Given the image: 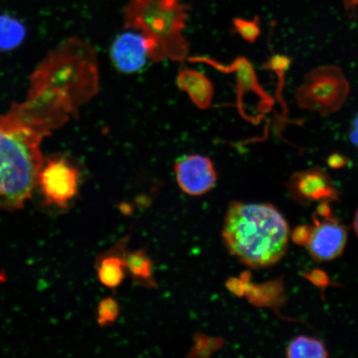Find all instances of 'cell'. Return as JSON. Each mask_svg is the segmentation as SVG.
<instances>
[{"instance_id": "3", "label": "cell", "mask_w": 358, "mask_h": 358, "mask_svg": "<svg viewBox=\"0 0 358 358\" xmlns=\"http://www.w3.org/2000/svg\"><path fill=\"white\" fill-rule=\"evenodd\" d=\"M189 10L182 0H131L124 8V25L150 40V60L182 62L190 48L183 36Z\"/></svg>"}, {"instance_id": "23", "label": "cell", "mask_w": 358, "mask_h": 358, "mask_svg": "<svg viewBox=\"0 0 358 358\" xmlns=\"http://www.w3.org/2000/svg\"><path fill=\"white\" fill-rule=\"evenodd\" d=\"M343 1H344V0H343Z\"/></svg>"}, {"instance_id": "20", "label": "cell", "mask_w": 358, "mask_h": 358, "mask_svg": "<svg viewBox=\"0 0 358 358\" xmlns=\"http://www.w3.org/2000/svg\"><path fill=\"white\" fill-rule=\"evenodd\" d=\"M346 164L347 159L345 157L340 155H331L329 159V166L333 169H341L345 166Z\"/></svg>"}, {"instance_id": "1", "label": "cell", "mask_w": 358, "mask_h": 358, "mask_svg": "<svg viewBox=\"0 0 358 358\" xmlns=\"http://www.w3.org/2000/svg\"><path fill=\"white\" fill-rule=\"evenodd\" d=\"M287 222L274 206L234 201L228 207L222 237L232 256L258 268L278 263L289 243Z\"/></svg>"}, {"instance_id": "10", "label": "cell", "mask_w": 358, "mask_h": 358, "mask_svg": "<svg viewBox=\"0 0 358 358\" xmlns=\"http://www.w3.org/2000/svg\"><path fill=\"white\" fill-rule=\"evenodd\" d=\"M191 62H203L213 69L226 73H235L237 87L239 88L238 96L243 91L246 93L252 92L262 98L264 105L271 106L273 99L259 84L256 71L250 62L244 57H238L230 65L225 66L216 60L206 57H194L189 58Z\"/></svg>"}, {"instance_id": "6", "label": "cell", "mask_w": 358, "mask_h": 358, "mask_svg": "<svg viewBox=\"0 0 358 358\" xmlns=\"http://www.w3.org/2000/svg\"><path fill=\"white\" fill-rule=\"evenodd\" d=\"M286 187L290 198L301 205L316 201L332 203L339 201V192L332 178L323 169L313 167L294 173Z\"/></svg>"}, {"instance_id": "9", "label": "cell", "mask_w": 358, "mask_h": 358, "mask_svg": "<svg viewBox=\"0 0 358 358\" xmlns=\"http://www.w3.org/2000/svg\"><path fill=\"white\" fill-rule=\"evenodd\" d=\"M151 44L144 34L132 30L118 36L112 44L110 56L120 73L132 74L144 69L150 59Z\"/></svg>"}, {"instance_id": "13", "label": "cell", "mask_w": 358, "mask_h": 358, "mask_svg": "<svg viewBox=\"0 0 358 358\" xmlns=\"http://www.w3.org/2000/svg\"><path fill=\"white\" fill-rule=\"evenodd\" d=\"M123 258L127 271L131 273L134 280L146 285L155 286L153 263L142 250L124 252Z\"/></svg>"}, {"instance_id": "21", "label": "cell", "mask_w": 358, "mask_h": 358, "mask_svg": "<svg viewBox=\"0 0 358 358\" xmlns=\"http://www.w3.org/2000/svg\"><path fill=\"white\" fill-rule=\"evenodd\" d=\"M349 136L352 144L358 147V113L352 120Z\"/></svg>"}, {"instance_id": "11", "label": "cell", "mask_w": 358, "mask_h": 358, "mask_svg": "<svg viewBox=\"0 0 358 358\" xmlns=\"http://www.w3.org/2000/svg\"><path fill=\"white\" fill-rule=\"evenodd\" d=\"M176 83L178 89L186 92L192 103L199 109L207 110L212 106L213 85L199 71L181 67L177 76Z\"/></svg>"}, {"instance_id": "8", "label": "cell", "mask_w": 358, "mask_h": 358, "mask_svg": "<svg viewBox=\"0 0 358 358\" xmlns=\"http://www.w3.org/2000/svg\"><path fill=\"white\" fill-rule=\"evenodd\" d=\"M313 227L308 252L316 262H330L337 259L344 252L348 237L346 226L337 219L329 218L317 220Z\"/></svg>"}, {"instance_id": "5", "label": "cell", "mask_w": 358, "mask_h": 358, "mask_svg": "<svg viewBox=\"0 0 358 358\" xmlns=\"http://www.w3.org/2000/svg\"><path fill=\"white\" fill-rule=\"evenodd\" d=\"M79 185L78 169L66 159H49L40 170L38 186L48 206L66 208L78 195Z\"/></svg>"}, {"instance_id": "2", "label": "cell", "mask_w": 358, "mask_h": 358, "mask_svg": "<svg viewBox=\"0 0 358 358\" xmlns=\"http://www.w3.org/2000/svg\"><path fill=\"white\" fill-rule=\"evenodd\" d=\"M43 137L6 115L0 118V209L24 207L38 186Z\"/></svg>"}, {"instance_id": "17", "label": "cell", "mask_w": 358, "mask_h": 358, "mask_svg": "<svg viewBox=\"0 0 358 358\" xmlns=\"http://www.w3.org/2000/svg\"><path fill=\"white\" fill-rule=\"evenodd\" d=\"M120 315V306L113 298L102 299L97 308L96 320L101 327L114 324Z\"/></svg>"}, {"instance_id": "12", "label": "cell", "mask_w": 358, "mask_h": 358, "mask_svg": "<svg viewBox=\"0 0 358 358\" xmlns=\"http://www.w3.org/2000/svg\"><path fill=\"white\" fill-rule=\"evenodd\" d=\"M96 271L98 279L106 287L118 288L124 279L127 267L123 258V250L108 252L99 259Z\"/></svg>"}, {"instance_id": "16", "label": "cell", "mask_w": 358, "mask_h": 358, "mask_svg": "<svg viewBox=\"0 0 358 358\" xmlns=\"http://www.w3.org/2000/svg\"><path fill=\"white\" fill-rule=\"evenodd\" d=\"M232 33L237 34L250 43L257 42L262 34L261 20L258 16L252 20L237 17L232 20Z\"/></svg>"}, {"instance_id": "22", "label": "cell", "mask_w": 358, "mask_h": 358, "mask_svg": "<svg viewBox=\"0 0 358 358\" xmlns=\"http://www.w3.org/2000/svg\"><path fill=\"white\" fill-rule=\"evenodd\" d=\"M353 228H355V234L358 236V210L355 214V222H353Z\"/></svg>"}, {"instance_id": "4", "label": "cell", "mask_w": 358, "mask_h": 358, "mask_svg": "<svg viewBox=\"0 0 358 358\" xmlns=\"http://www.w3.org/2000/svg\"><path fill=\"white\" fill-rule=\"evenodd\" d=\"M349 93L350 85L340 67L321 66L304 76L295 100L299 108L326 116L341 109Z\"/></svg>"}, {"instance_id": "7", "label": "cell", "mask_w": 358, "mask_h": 358, "mask_svg": "<svg viewBox=\"0 0 358 358\" xmlns=\"http://www.w3.org/2000/svg\"><path fill=\"white\" fill-rule=\"evenodd\" d=\"M174 173L180 189L191 196L207 194L216 185L217 170L211 159L201 155H189L178 159Z\"/></svg>"}, {"instance_id": "18", "label": "cell", "mask_w": 358, "mask_h": 358, "mask_svg": "<svg viewBox=\"0 0 358 358\" xmlns=\"http://www.w3.org/2000/svg\"><path fill=\"white\" fill-rule=\"evenodd\" d=\"M313 227L299 226L295 228L292 232V240L294 243L299 245H308L310 243Z\"/></svg>"}, {"instance_id": "14", "label": "cell", "mask_w": 358, "mask_h": 358, "mask_svg": "<svg viewBox=\"0 0 358 358\" xmlns=\"http://www.w3.org/2000/svg\"><path fill=\"white\" fill-rule=\"evenodd\" d=\"M286 356L291 358H324L329 357V351L320 339L301 335L289 343L286 349Z\"/></svg>"}, {"instance_id": "15", "label": "cell", "mask_w": 358, "mask_h": 358, "mask_svg": "<svg viewBox=\"0 0 358 358\" xmlns=\"http://www.w3.org/2000/svg\"><path fill=\"white\" fill-rule=\"evenodd\" d=\"M26 29L10 16L0 15V51L11 50L24 41Z\"/></svg>"}, {"instance_id": "19", "label": "cell", "mask_w": 358, "mask_h": 358, "mask_svg": "<svg viewBox=\"0 0 358 358\" xmlns=\"http://www.w3.org/2000/svg\"><path fill=\"white\" fill-rule=\"evenodd\" d=\"M304 276L313 285L319 286L320 288H326L331 285L329 276L324 271L313 270L310 273H307Z\"/></svg>"}]
</instances>
